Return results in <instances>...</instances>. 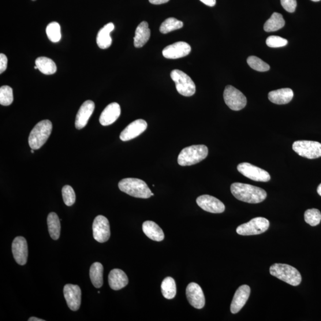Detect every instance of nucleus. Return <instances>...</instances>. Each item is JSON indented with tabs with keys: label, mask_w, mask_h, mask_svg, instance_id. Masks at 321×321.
Masks as SVG:
<instances>
[{
	"label": "nucleus",
	"mask_w": 321,
	"mask_h": 321,
	"mask_svg": "<svg viewBox=\"0 0 321 321\" xmlns=\"http://www.w3.org/2000/svg\"><path fill=\"white\" fill-rule=\"evenodd\" d=\"M122 192L138 198L147 199L151 196V190L147 184L141 179L127 178L118 183Z\"/></svg>",
	"instance_id": "obj_2"
},
{
	"label": "nucleus",
	"mask_w": 321,
	"mask_h": 321,
	"mask_svg": "<svg viewBox=\"0 0 321 321\" xmlns=\"http://www.w3.org/2000/svg\"><path fill=\"white\" fill-rule=\"evenodd\" d=\"M170 0H149V2L155 5H162V4L167 3Z\"/></svg>",
	"instance_id": "obj_41"
},
{
	"label": "nucleus",
	"mask_w": 321,
	"mask_h": 321,
	"mask_svg": "<svg viewBox=\"0 0 321 321\" xmlns=\"http://www.w3.org/2000/svg\"><path fill=\"white\" fill-rule=\"evenodd\" d=\"M93 236L99 243L106 242L110 237V226L108 219L103 215L97 216L92 225Z\"/></svg>",
	"instance_id": "obj_11"
},
{
	"label": "nucleus",
	"mask_w": 321,
	"mask_h": 321,
	"mask_svg": "<svg viewBox=\"0 0 321 321\" xmlns=\"http://www.w3.org/2000/svg\"><path fill=\"white\" fill-rule=\"evenodd\" d=\"M208 149L204 145H192L183 149L179 154L177 162L181 166L195 165L207 157Z\"/></svg>",
	"instance_id": "obj_3"
},
{
	"label": "nucleus",
	"mask_w": 321,
	"mask_h": 321,
	"mask_svg": "<svg viewBox=\"0 0 321 321\" xmlns=\"http://www.w3.org/2000/svg\"><path fill=\"white\" fill-rule=\"evenodd\" d=\"M154 194L152 192L151 193V196H154Z\"/></svg>",
	"instance_id": "obj_47"
},
{
	"label": "nucleus",
	"mask_w": 321,
	"mask_h": 321,
	"mask_svg": "<svg viewBox=\"0 0 321 321\" xmlns=\"http://www.w3.org/2000/svg\"><path fill=\"white\" fill-rule=\"evenodd\" d=\"M8 59L6 55L4 54H0V74H2L7 69Z\"/></svg>",
	"instance_id": "obj_39"
},
{
	"label": "nucleus",
	"mask_w": 321,
	"mask_h": 321,
	"mask_svg": "<svg viewBox=\"0 0 321 321\" xmlns=\"http://www.w3.org/2000/svg\"><path fill=\"white\" fill-rule=\"evenodd\" d=\"M108 283L112 289L119 290L128 285L129 279L124 271L119 269H114L108 275Z\"/></svg>",
	"instance_id": "obj_21"
},
{
	"label": "nucleus",
	"mask_w": 321,
	"mask_h": 321,
	"mask_svg": "<svg viewBox=\"0 0 321 321\" xmlns=\"http://www.w3.org/2000/svg\"><path fill=\"white\" fill-rule=\"evenodd\" d=\"M248 64L253 70L258 72H267L270 69V66L260 58L256 56H251L247 59Z\"/></svg>",
	"instance_id": "obj_35"
},
{
	"label": "nucleus",
	"mask_w": 321,
	"mask_h": 321,
	"mask_svg": "<svg viewBox=\"0 0 321 321\" xmlns=\"http://www.w3.org/2000/svg\"><path fill=\"white\" fill-rule=\"evenodd\" d=\"M143 230L145 234L152 240L161 242L164 240V234L163 230L154 222H144Z\"/></svg>",
	"instance_id": "obj_25"
},
{
	"label": "nucleus",
	"mask_w": 321,
	"mask_h": 321,
	"mask_svg": "<svg viewBox=\"0 0 321 321\" xmlns=\"http://www.w3.org/2000/svg\"><path fill=\"white\" fill-rule=\"evenodd\" d=\"M95 110V104L92 101H86L80 107L76 115L75 127L81 130L87 126V123Z\"/></svg>",
	"instance_id": "obj_19"
},
{
	"label": "nucleus",
	"mask_w": 321,
	"mask_h": 321,
	"mask_svg": "<svg viewBox=\"0 0 321 321\" xmlns=\"http://www.w3.org/2000/svg\"><path fill=\"white\" fill-rule=\"evenodd\" d=\"M270 227V222L266 218L263 217H256L253 218L247 223L237 228V234L242 236H251V235H257L262 234L268 229Z\"/></svg>",
	"instance_id": "obj_8"
},
{
	"label": "nucleus",
	"mask_w": 321,
	"mask_h": 321,
	"mask_svg": "<svg viewBox=\"0 0 321 321\" xmlns=\"http://www.w3.org/2000/svg\"><path fill=\"white\" fill-rule=\"evenodd\" d=\"M46 33L48 39L51 42L58 43L61 39V28L57 22H53L48 24L46 28Z\"/></svg>",
	"instance_id": "obj_32"
},
{
	"label": "nucleus",
	"mask_w": 321,
	"mask_h": 321,
	"mask_svg": "<svg viewBox=\"0 0 321 321\" xmlns=\"http://www.w3.org/2000/svg\"><path fill=\"white\" fill-rule=\"evenodd\" d=\"M250 294L251 288L248 285H243L238 287L231 302V312L235 314L239 312L247 302Z\"/></svg>",
	"instance_id": "obj_18"
},
{
	"label": "nucleus",
	"mask_w": 321,
	"mask_h": 321,
	"mask_svg": "<svg viewBox=\"0 0 321 321\" xmlns=\"http://www.w3.org/2000/svg\"><path fill=\"white\" fill-rule=\"evenodd\" d=\"M186 296L193 307L200 309L204 307L205 298L203 290L195 283H190L186 288Z\"/></svg>",
	"instance_id": "obj_13"
},
{
	"label": "nucleus",
	"mask_w": 321,
	"mask_h": 321,
	"mask_svg": "<svg viewBox=\"0 0 321 321\" xmlns=\"http://www.w3.org/2000/svg\"><path fill=\"white\" fill-rule=\"evenodd\" d=\"M270 272L272 275L291 286H297L302 282L299 271L289 265L275 264L270 267Z\"/></svg>",
	"instance_id": "obj_4"
},
{
	"label": "nucleus",
	"mask_w": 321,
	"mask_h": 321,
	"mask_svg": "<svg viewBox=\"0 0 321 321\" xmlns=\"http://www.w3.org/2000/svg\"><path fill=\"white\" fill-rule=\"evenodd\" d=\"M200 1L210 7H214L216 5V0H200Z\"/></svg>",
	"instance_id": "obj_40"
},
{
	"label": "nucleus",
	"mask_w": 321,
	"mask_h": 321,
	"mask_svg": "<svg viewBox=\"0 0 321 321\" xmlns=\"http://www.w3.org/2000/svg\"><path fill=\"white\" fill-rule=\"evenodd\" d=\"M170 76L175 82L179 94L185 96H191L195 94V84L187 74L176 69L171 72Z\"/></svg>",
	"instance_id": "obj_6"
},
{
	"label": "nucleus",
	"mask_w": 321,
	"mask_h": 321,
	"mask_svg": "<svg viewBox=\"0 0 321 321\" xmlns=\"http://www.w3.org/2000/svg\"><path fill=\"white\" fill-rule=\"evenodd\" d=\"M294 93L292 89L283 88L269 93V100L272 103L283 105L289 103L292 100Z\"/></svg>",
	"instance_id": "obj_22"
},
{
	"label": "nucleus",
	"mask_w": 321,
	"mask_h": 321,
	"mask_svg": "<svg viewBox=\"0 0 321 321\" xmlns=\"http://www.w3.org/2000/svg\"><path fill=\"white\" fill-rule=\"evenodd\" d=\"M103 265L99 263L93 264L90 268L89 275L93 286L96 288H100L103 285Z\"/></svg>",
	"instance_id": "obj_29"
},
{
	"label": "nucleus",
	"mask_w": 321,
	"mask_h": 321,
	"mask_svg": "<svg viewBox=\"0 0 321 321\" xmlns=\"http://www.w3.org/2000/svg\"><path fill=\"white\" fill-rule=\"evenodd\" d=\"M196 203L205 211L214 214L222 213L225 211V205L214 196L204 195L197 197Z\"/></svg>",
	"instance_id": "obj_12"
},
{
	"label": "nucleus",
	"mask_w": 321,
	"mask_h": 321,
	"mask_svg": "<svg viewBox=\"0 0 321 321\" xmlns=\"http://www.w3.org/2000/svg\"><path fill=\"white\" fill-rule=\"evenodd\" d=\"M35 65L41 73L47 75L53 74L57 72V66L51 59L46 57H40L36 58Z\"/></svg>",
	"instance_id": "obj_28"
},
{
	"label": "nucleus",
	"mask_w": 321,
	"mask_h": 321,
	"mask_svg": "<svg viewBox=\"0 0 321 321\" xmlns=\"http://www.w3.org/2000/svg\"><path fill=\"white\" fill-rule=\"evenodd\" d=\"M63 292L69 308L72 311H77L81 305L82 292L80 287L69 284L65 286Z\"/></svg>",
	"instance_id": "obj_14"
},
{
	"label": "nucleus",
	"mask_w": 321,
	"mask_h": 321,
	"mask_svg": "<svg viewBox=\"0 0 321 321\" xmlns=\"http://www.w3.org/2000/svg\"><path fill=\"white\" fill-rule=\"evenodd\" d=\"M114 29L113 23H109L99 30L96 37V43L101 49H107L111 46L110 33Z\"/></svg>",
	"instance_id": "obj_24"
},
{
	"label": "nucleus",
	"mask_w": 321,
	"mask_h": 321,
	"mask_svg": "<svg viewBox=\"0 0 321 321\" xmlns=\"http://www.w3.org/2000/svg\"><path fill=\"white\" fill-rule=\"evenodd\" d=\"M53 125L50 121L39 122L30 133L28 140L30 147L34 150L42 147L50 137Z\"/></svg>",
	"instance_id": "obj_5"
},
{
	"label": "nucleus",
	"mask_w": 321,
	"mask_h": 321,
	"mask_svg": "<svg viewBox=\"0 0 321 321\" xmlns=\"http://www.w3.org/2000/svg\"><path fill=\"white\" fill-rule=\"evenodd\" d=\"M237 170L244 176L252 180L267 182L271 179L270 175L267 171L248 163L238 164Z\"/></svg>",
	"instance_id": "obj_10"
},
{
	"label": "nucleus",
	"mask_w": 321,
	"mask_h": 321,
	"mask_svg": "<svg viewBox=\"0 0 321 321\" xmlns=\"http://www.w3.org/2000/svg\"><path fill=\"white\" fill-rule=\"evenodd\" d=\"M231 192L238 200L249 204H258L266 199L267 194L263 189L248 184L234 183Z\"/></svg>",
	"instance_id": "obj_1"
},
{
	"label": "nucleus",
	"mask_w": 321,
	"mask_h": 321,
	"mask_svg": "<svg viewBox=\"0 0 321 321\" xmlns=\"http://www.w3.org/2000/svg\"><path fill=\"white\" fill-rule=\"evenodd\" d=\"M63 201L67 206H72L76 201V195L73 189L69 185H66L62 189Z\"/></svg>",
	"instance_id": "obj_36"
},
{
	"label": "nucleus",
	"mask_w": 321,
	"mask_h": 321,
	"mask_svg": "<svg viewBox=\"0 0 321 321\" xmlns=\"http://www.w3.org/2000/svg\"><path fill=\"white\" fill-rule=\"evenodd\" d=\"M305 220L306 223L311 226L318 225L321 221V213L317 209H309L305 212Z\"/></svg>",
	"instance_id": "obj_34"
},
{
	"label": "nucleus",
	"mask_w": 321,
	"mask_h": 321,
	"mask_svg": "<svg viewBox=\"0 0 321 321\" xmlns=\"http://www.w3.org/2000/svg\"><path fill=\"white\" fill-rule=\"evenodd\" d=\"M147 123L143 119H138L130 123L122 132L120 138L123 142L129 141L144 133L147 129Z\"/></svg>",
	"instance_id": "obj_15"
},
{
	"label": "nucleus",
	"mask_w": 321,
	"mask_h": 321,
	"mask_svg": "<svg viewBox=\"0 0 321 321\" xmlns=\"http://www.w3.org/2000/svg\"><path fill=\"white\" fill-rule=\"evenodd\" d=\"M162 292L167 299H172L176 294V285L173 278L168 277L162 284Z\"/></svg>",
	"instance_id": "obj_30"
},
{
	"label": "nucleus",
	"mask_w": 321,
	"mask_h": 321,
	"mask_svg": "<svg viewBox=\"0 0 321 321\" xmlns=\"http://www.w3.org/2000/svg\"><path fill=\"white\" fill-rule=\"evenodd\" d=\"M266 44L271 48H279L286 46L288 41L280 36H270L267 39Z\"/></svg>",
	"instance_id": "obj_37"
},
{
	"label": "nucleus",
	"mask_w": 321,
	"mask_h": 321,
	"mask_svg": "<svg viewBox=\"0 0 321 321\" xmlns=\"http://www.w3.org/2000/svg\"><path fill=\"white\" fill-rule=\"evenodd\" d=\"M121 114L120 105L113 103L107 106L103 110L99 117V123L104 126H109L117 120Z\"/></svg>",
	"instance_id": "obj_20"
},
{
	"label": "nucleus",
	"mask_w": 321,
	"mask_h": 321,
	"mask_svg": "<svg viewBox=\"0 0 321 321\" xmlns=\"http://www.w3.org/2000/svg\"><path fill=\"white\" fill-rule=\"evenodd\" d=\"M47 225L50 236L53 240H57L61 236V225L57 214L51 212L48 216Z\"/></svg>",
	"instance_id": "obj_26"
},
{
	"label": "nucleus",
	"mask_w": 321,
	"mask_h": 321,
	"mask_svg": "<svg viewBox=\"0 0 321 321\" xmlns=\"http://www.w3.org/2000/svg\"><path fill=\"white\" fill-rule=\"evenodd\" d=\"M224 99L231 110L239 111L247 104V99L244 94L233 86L228 85L224 92Z\"/></svg>",
	"instance_id": "obj_9"
},
{
	"label": "nucleus",
	"mask_w": 321,
	"mask_h": 321,
	"mask_svg": "<svg viewBox=\"0 0 321 321\" xmlns=\"http://www.w3.org/2000/svg\"><path fill=\"white\" fill-rule=\"evenodd\" d=\"M29 321H45L44 319H41L38 318H36V317H31L28 319Z\"/></svg>",
	"instance_id": "obj_42"
},
{
	"label": "nucleus",
	"mask_w": 321,
	"mask_h": 321,
	"mask_svg": "<svg viewBox=\"0 0 321 321\" xmlns=\"http://www.w3.org/2000/svg\"><path fill=\"white\" fill-rule=\"evenodd\" d=\"M281 4L287 12L293 13L297 7L296 0H281Z\"/></svg>",
	"instance_id": "obj_38"
},
{
	"label": "nucleus",
	"mask_w": 321,
	"mask_h": 321,
	"mask_svg": "<svg viewBox=\"0 0 321 321\" xmlns=\"http://www.w3.org/2000/svg\"><path fill=\"white\" fill-rule=\"evenodd\" d=\"M31 152L33 154V153H34V149H32Z\"/></svg>",
	"instance_id": "obj_45"
},
{
	"label": "nucleus",
	"mask_w": 321,
	"mask_h": 321,
	"mask_svg": "<svg viewBox=\"0 0 321 321\" xmlns=\"http://www.w3.org/2000/svg\"><path fill=\"white\" fill-rule=\"evenodd\" d=\"M184 27V23L174 17L167 18L161 25L159 31L164 34L181 29Z\"/></svg>",
	"instance_id": "obj_31"
},
{
	"label": "nucleus",
	"mask_w": 321,
	"mask_h": 321,
	"mask_svg": "<svg viewBox=\"0 0 321 321\" xmlns=\"http://www.w3.org/2000/svg\"><path fill=\"white\" fill-rule=\"evenodd\" d=\"M12 252L15 260L21 266L27 263L28 248L27 242L24 237L18 236L14 238L12 244Z\"/></svg>",
	"instance_id": "obj_17"
},
{
	"label": "nucleus",
	"mask_w": 321,
	"mask_h": 321,
	"mask_svg": "<svg viewBox=\"0 0 321 321\" xmlns=\"http://www.w3.org/2000/svg\"><path fill=\"white\" fill-rule=\"evenodd\" d=\"M293 149L298 155L308 159H316L321 156V144L318 142L297 141L293 144Z\"/></svg>",
	"instance_id": "obj_7"
},
{
	"label": "nucleus",
	"mask_w": 321,
	"mask_h": 321,
	"mask_svg": "<svg viewBox=\"0 0 321 321\" xmlns=\"http://www.w3.org/2000/svg\"><path fill=\"white\" fill-rule=\"evenodd\" d=\"M191 51V47L185 42H177L167 46L163 51L164 57L177 59L186 57Z\"/></svg>",
	"instance_id": "obj_16"
},
{
	"label": "nucleus",
	"mask_w": 321,
	"mask_h": 321,
	"mask_svg": "<svg viewBox=\"0 0 321 321\" xmlns=\"http://www.w3.org/2000/svg\"><path fill=\"white\" fill-rule=\"evenodd\" d=\"M32 1H36V0H32Z\"/></svg>",
	"instance_id": "obj_48"
},
{
	"label": "nucleus",
	"mask_w": 321,
	"mask_h": 321,
	"mask_svg": "<svg viewBox=\"0 0 321 321\" xmlns=\"http://www.w3.org/2000/svg\"><path fill=\"white\" fill-rule=\"evenodd\" d=\"M151 36V30L147 22H143L138 25L134 37V46L136 48H141L145 46Z\"/></svg>",
	"instance_id": "obj_23"
},
{
	"label": "nucleus",
	"mask_w": 321,
	"mask_h": 321,
	"mask_svg": "<svg viewBox=\"0 0 321 321\" xmlns=\"http://www.w3.org/2000/svg\"><path fill=\"white\" fill-rule=\"evenodd\" d=\"M285 23L282 14L275 12L265 23L264 29L268 32L277 31L285 27Z\"/></svg>",
	"instance_id": "obj_27"
},
{
	"label": "nucleus",
	"mask_w": 321,
	"mask_h": 321,
	"mask_svg": "<svg viewBox=\"0 0 321 321\" xmlns=\"http://www.w3.org/2000/svg\"><path fill=\"white\" fill-rule=\"evenodd\" d=\"M317 192L321 196V184L318 186V189H317Z\"/></svg>",
	"instance_id": "obj_43"
},
{
	"label": "nucleus",
	"mask_w": 321,
	"mask_h": 321,
	"mask_svg": "<svg viewBox=\"0 0 321 321\" xmlns=\"http://www.w3.org/2000/svg\"><path fill=\"white\" fill-rule=\"evenodd\" d=\"M34 69H38V67H37L36 66H35L34 67Z\"/></svg>",
	"instance_id": "obj_46"
},
{
	"label": "nucleus",
	"mask_w": 321,
	"mask_h": 321,
	"mask_svg": "<svg viewBox=\"0 0 321 321\" xmlns=\"http://www.w3.org/2000/svg\"><path fill=\"white\" fill-rule=\"evenodd\" d=\"M311 1L314 2H319L320 0H311Z\"/></svg>",
	"instance_id": "obj_44"
},
{
	"label": "nucleus",
	"mask_w": 321,
	"mask_h": 321,
	"mask_svg": "<svg viewBox=\"0 0 321 321\" xmlns=\"http://www.w3.org/2000/svg\"><path fill=\"white\" fill-rule=\"evenodd\" d=\"M13 102V89L9 86H3L0 88V104L4 106H9Z\"/></svg>",
	"instance_id": "obj_33"
}]
</instances>
